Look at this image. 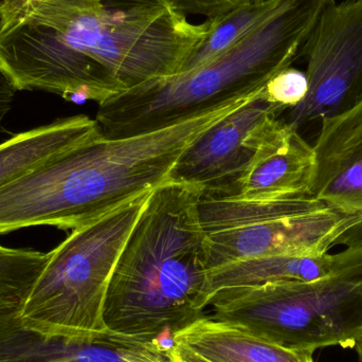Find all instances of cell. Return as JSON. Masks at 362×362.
Listing matches in <instances>:
<instances>
[{"label": "cell", "mask_w": 362, "mask_h": 362, "mask_svg": "<svg viewBox=\"0 0 362 362\" xmlns=\"http://www.w3.org/2000/svg\"><path fill=\"white\" fill-rule=\"evenodd\" d=\"M206 28L171 0H45L0 31V69L18 91L102 104L180 74Z\"/></svg>", "instance_id": "1"}, {"label": "cell", "mask_w": 362, "mask_h": 362, "mask_svg": "<svg viewBox=\"0 0 362 362\" xmlns=\"http://www.w3.org/2000/svg\"><path fill=\"white\" fill-rule=\"evenodd\" d=\"M200 196L195 185L174 181L150 194L110 279L108 331L142 341L173 340L206 315L210 266Z\"/></svg>", "instance_id": "2"}, {"label": "cell", "mask_w": 362, "mask_h": 362, "mask_svg": "<svg viewBox=\"0 0 362 362\" xmlns=\"http://www.w3.org/2000/svg\"><path fill=\"white\" fill-rule=\"evenodd\" d=\"M334 0H279L244 37L202 67L155 78L99 104L102 135L125 138L160 131L259 93L301 57Z\"/></svg>", "instance_id": "3"}, {"label": "cell", "mask_w": 362, "mask_h": 362, "mask_svg": "<svg viewBox=\"0 0 362 362\" xmlns=\"http://www.w3.org/2000/svg\"><path fill=\"white\" fill-rule=\"evenodd\" d=\"M150 194L74 230L48 253L15 310L21 327L46 337L70 339L110 333L104 310L110 279Z\"/></svg>", "instance_id": "4"}, {"label": "cell", "mask_w": 362, "mask_h": 362, "mask_svg": "<svg viewBox=\"0 0 362 362\" xmlns=\"http://www.w3.org/2000/svg\"><path fill=\"white\" fill-rule=\"evenodd\" d=\"M209 306L216 320L284 348H354L362 335V259L313 282L225 289Z\"/></svg>", "instance_id": "5"}, {"label": "cell", "mask_w": 362, "mask_h": 362, "mask_svg": "<svg viewBox=\"0 0 362 362\" xmlns=\"http://www.w3.org/2000/svg\"><path fill=\"white\" fill-rule=\"evenodd\" d=\"M210 270L270 255H325L362 242V215L336 209L314 196L247 199L200 196Z\"/></svg>", "instance_id": "6"}, {"label": "cell", "mask_w": 362, "mask_h": 362, "mask_svg": "<svg viewBox=\"0 0 362 362\" xmlns=\"http://www.w3.org/2000/svg\"><path fill=\"white\" fill-rule=\"evenodd\" d=\"M302 57L308 63V95L280 116L300 134L310 123L337 116L362 101V0L331 2Z\"/></svg>", "instance_id": "7"}, {"label": "cell", "mask_w": 362, "mask_h": 362, "mask_svg": "<svg viewBox=\"0 0 362 362\" xmlns=\"http://www.w3.org/2000/svg\"><path fill=\"white\" fill-rule=\"evenodd\" d=\"M284 112L268 101L262 89L189 144L170 181L195 185L202 196L240 195V181L266 129Z\"/></svg>", "instance_id": "8"}, {"label": "cell", "mask_w": 362, "mask_h": 362, "mask_svg": "<svg viewBox=\"0 0 362 362\" xmlns=\"http://www.w3.org/2000/svg\"><path fill=\"white\" fill-rule=\"evenodd\" d=\"M316 169L314 146L279 117L266 129L238 196L247 199L313 196Z\"/></svg>", "instance_id": "9"}, {"label": "cell", "mask_w": 362, "mask_h": 362, "mask_svg": "<svg viewBox=\"0 0 362 362\" xmlns=\"http://www.w3.org/2000/svg\"><path fill=\"white\" fill-rule=\"evenodd\" d=\"M314 148L313 196L344 212L362 215V101L323 119Z\"/></svg>", "instance_id": "10"}, {"label": "cell", "mask_w": 362, "mask_h": 362, "mask_svg": "<svg viewBox=\"0 0 362 362\" xmlns=\"http://www.w3.org/2000/svg\"><path fill=\"white\" fill-rule=\"evenodd\" d=\"M362 259V242L331 255H270L232 262L209 272V297L225 289L272 283L313 282L333 276Z\"/></svg>", "instance_id": "11"}, {"label": "cell", "mask_w": 362, "mask_h": 362, "mask_svg": "<svg viewBox=\"0 0 362 362\" xmlns=\"http://www.w3.org/2000/svg\"><path fill=\"white\" fill-rule=\"evenodd\" d=\"M173 344L210 362H315L312 351L284 348L206 315L176 333Z\"/></svg>", "instance_id": "12"}, {"label": "cell", "mask_w": 362, "mask_h": 362, "mask_svg": "<svg viewBox=\"0 0 362 362\" xmlns=\"http://www.w3.org/2000/svg\"><path fill=\"white\" fill-rule=\"evenodd\" d=\"M101 134L85 115L57 119L0 144V187Z\"/></svg>", "instance_id": "13"}, {"label": "cell", "mask_w": 362, "mask_h": 362, "mask_svg": "<svg viewBox=\"0 0 362 362\" xmlns=\"http://www.w3.org/2000/svg\"><path fill=\"white\" fill-rule=\"evenodd\" d=\"M165 346L110 333L90 339L48 337L38 344L40 362H158Z\"/></svg>", "instance_id": "14"}, {"label": "cell", "mask_w": 362, "mask_h": 362, "mask_svg": "<svg viewBox=\"0 0 362 362\" xmlns=\"http://www.w3.org/2000/svg\"><path fill=\"white\" fill-rule=\"evenodd\" d=\"M278 2L279 0H264L259 4H245L206 19V35L185 59L180 74H187L202 67L233 46L261 23Z\"/></svg>", "instance_id": "15"}, {"label": "cell", "mask_w": 362, "mask_h": 362, "mask_svg": "<svg viewBox=\"0 0 362 362\" xmlns=\"http://www.w3.org/2000/svg\"><path fill=\"white\" fill-rule=\"evenodd\" d=\"M47 259L42 251L0 245V314L17 310Z\"/></svg>", "instance_id": "16"}, {"label": "cell", "mask_w": 362, "mask_h": 362, "mask_svg": "<svg viewBox=\"0 0 362 362\" xmlns=\"http://www.w3.org/2000/svg\"><path fill=\"white\" fill-rule=\"evenodd\" d=\"M268 101L281 106L284 110H291L303 102L308 93L306 74L293 67L276 74L264 87Z\"/></svg>", "instance_id": "17"}, {"label": "cell", "mask_w": 362, "mask_h": 362, "mask_svg": "<svg viewBox=\"0 0 362 362\" xmlns=\"http://www.w3.org/2000/svg\"><path fill=\"white\" fill-rule=\"evenodd\" d=\"M262 1L264 0H171L183 14L202 15L206 18L218 16L238 6Z\"/></svg>", "instance_id": "18"}, {"label": "cell", "mask_w": 362, "mask_h": 362, "mask_svg": "<svg viewBox=\"0 0 362 362\" xmlns=\"http://www.w3.org/2000/svg\"><path fill=\"white\" fill-rule=\"evenodd\" d=\"M45 0H0V31L25 18L35 4Z\"/></svg>", "instance_id": "19"}, {"label": "cell", "mask_w": 362, "mask_h": 362, "mask_svg": "<svg viewBox=\"0 0 362 362\" xmlns=\"http://www.w3.org/2000/svg\"><path fill=\"white\" fill-rule=\"evenodd\" d=\"M17 89L15 88L10 78L0 69V132L4 129V121L12 108Z\"/></svg>", "instance_id": "20"}, {"label": "cell", "mask_w": 362, "mask_h": 362, "mask_svg": "<svg viewBox=\"0 0 362 362\" xmlns=\"http://www.w3.org/2000/svg\"><path fill=\"white\" fill-rule=\"evenodd\" d=\"M173 346L180 358L185 362H210L185 346H180V344H173Z\"/></svg>", "instance_id": "21"}, {"label": "cell", "mask_w": 362, "mask_h": 362, "mask_svg": "<svg viewBox=\"0 0 362 362\" xmlns=\"http://www.w3.org/2000/svg\"><path fill=\"white\" fill-rule=\"evenodd\" d=\"M159 362H185L180 358V355L176 352L174 346L163 350V358Z\"/></svg>", "instance_id": "22"}, {"label": "cell", "mask_w": 362, "mask_h": 362, "mask_svg": "<svg viewBox=\"0 0 362 362\" xmlns=\"http://www.w3.org/2000/svg\"><path fill=\"white\" fill-rule=\"evenodd\" d=\"M354 349L356 350L357 355H358V362H362V335L355 344Z\"/></svg>", "instance_id": "23"}]
</instances>
